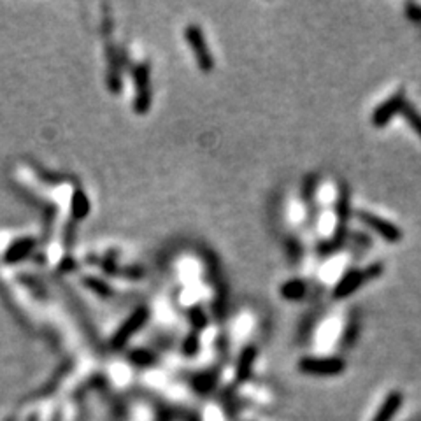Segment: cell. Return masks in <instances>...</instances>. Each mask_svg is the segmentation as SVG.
<instances>
[{
	"label": "cell",
	"mask_w": 421,
	"mask_h": 421,
	"mask_svg": "<svg viewBox=\"0 0 421 421\" xmlns=\"http://www.w3.org/2000/svg\"><path fill=\"white\" fill-rule=\"evenodd\" d=\"M382 266L381 263H374L371 267H365V269H351L344 274L339 279V283L334 288V296L336 299H347L349 295L356 292V290L362 288L367 281L374 279V277L381 276Z\"/></svg>",
	"instance_id": "obj_1"
},
{
	"label": "cell",
	"mask_w": 421,
	"mask_h": 421,
	"mask_svg": "<svg viewBox=\"0 0 421 421\" xmlns=\"http://www.w3.org/2000/svg\"><path fill=\"white\" fill-rule=\"evenodd\" d=\"M356 218H358L363 225L369 226L371 230H374L376 234L381 235L386 242L397 244V242L402 241V230L395 223L374 215L371 210H356Z\"/></svg>",
	"instance_id": "obj_2"
},
{
	"label": "cell",
	"mask_w": 421,
	"mask_h": 421,
	"mask_svg": "<svg viewBox=\"0 0 421 421\" xmlns=\"http://www.w3.org/2000/svg\"><path fill=\"white\" fill-rule=\"evenodd\" d=\"M344 362L341 358H304L299 363V369L312 376H337L344 371Z\"/></svg>",
	"instance_id": "obj_3"
},
{
	"label": "cell",
	"mask_w": 421,
	"mask_h": 421,
	"mask_svg": "<svg viewBox=\"0 0 421 421\" xmlns=\"http://www.w3.org/2000/svg\"><path fill=\"white\" fill-rule=\"evenodd\" d=\"M404 102H406V97L402 94H397L388 98V100L382 102V104H379L374 109V114H372V123H374L378 129H382L385 125H388L391 118L400 114Z\"/></svg>",
	"instance_id": "obj_4"
},
{
	"label": "cell",
	"mask_w": 421,
	"mask_h": 421,
	"mask_svg": "<svg viewBox=\"0 0 421 421\" xmlns=\"http://www.w3.org/2000/svg\"><path fill=\"white\" fill-rule=\"evenodd\" d=\"M188 41H190L191 47L195 51L197 58H199L200 67H202L206 72H209V69H213V58L209 56V51H207L206 43H204V37L200 34L199 27H190L186 32Z\"/></svg>",
	"instance_id": "obj_5"
},
{
	"label": "cell",
	"mask_w": 421,
	"mask_h": 421,
	"mask_svg": "<svg viewBox=\"0 0 421 421\" xmlns=\"http://www.w3.org/2000/svg\"><path fill=\"white\" fill-rule=\"evenodd\" d=\"M146 316H148L146 309H140V311L133 312V314L130 316V320L127 321V323L116 332V337L113 339V346L114 347L123 346V344H125L127 341L130 339V336H132L133 332L139 330V328L142 327V323H144V320H146Z\"/></svg>",
	"instance_id": "obj_6"
},
{
	"label": "cell",
	"mask_w": 421,
	"mask_h": 421,
	"mask_svg": "<svg viewBox=\"0 0 421 421\" xmlns=\"http://www.w3.org/2000/svg\"><path fill=\"white\" fill-rule=\"evenodd\" d=\"M402 406V395L398 391H391L388 397L385 398V402L381 404L379 411L376 413L374 420L372 421H391L395 414L398 413Z\"/></svg>",
	"instance_id": "obj_7"
},
{
	"label": "cell",
	"mask_w": 421,
	"mask_h": 421,
	"mask_svg": "<svg viewBox=\"0 0 421 421\" xmlns=\"http://www.w3.org/2000/svg\"><path fill=\"white\" fill-rule=\"evenodd\" d=\"M148 70H146V67H140L139 70H137V90H139V94H137V109L139 111H144L146 107H148Z\"/></svg>",
	"instance_id": "obj_8"
},
{
	"label": "cell",
	"mask_w": 421,
	"mask_h": 421,
	"mask_svg": "<svg viewBox=\"0 0 421 421\" xmlns=\"http://www.w3.org/2000/svg\"><path fill=\"white\" fill-rule=\"evenodd\" d=\"M400 116H404V120L409 123L411 129L414 130V132L418 133V136L421 137V113L414 107L411 102H404V105H402L400 109Z\"/></svg>",
	"instance_id": "obj_9"
},
{
	"label": "cell",
	"mask_w": 421,
	"mask_h": 421,
	"mask_svg": "<svg viewBox=\"0 0 421 421\" xmlns=\"http://www.w3.org/2000/svg\"><path fill=\"white\" fill-rule=\"evenodd\" d=\"M255 356H257V351H255V347H248V349L242 353L241 360H239V371H237V376L241 381H244V379L250 376L251 365H253V362H255Z\"/></svg>",
	"instance_id": "obj_10"
},
{
	"label": "cell",
	"mask_w": 421,
	"mask_h": 421,
	"mask_svg": "<svg viewBox=\"0 0 421 421\" xmlns=\"http://www.w3.org/2000/svg\"><path fill=\"white\" fill-rule=\"evenodd\" d=\"M283 293L288 299H301L305 293V285L302 281H290V283L283 286Z\"/></svg>",
	"instance_id": "obj_11"
},
{
	"label": "cell",
	"mask_w": 421,
	"mask_h": 421,
	"mask_svg": "<svg viewBox=\"0 0 421 421\" xmlns=\"http://www.w3.org/2000/svg\"><path fill=\"white\" fill-rule=\"evenodd\" d=\"M30 248H32V242H28V241L16 242V244L12 246L11 250H9L8 258H9V260H18V258L23 257V255L27 253V251H30Z\"/></svg>",
	"instance_id": "obj_12"
},
{
	"label": "cell",
	"mask_w": 421,
	"mask_h": 421,
	"mask_svg": "<svg viewBox=\"0 0 421 421\" xmlns=\"http://www.w3.org/2000/svg\"><path fill=\"white\" fill-rule=\"evenodd\" d=\"M406 12H407V16H409L411 20H416V21L421 20V6L409 4L406 8Z\"/></svg>",
	"instance_id": "obj_13"
},
{
	"label": "cell",
	"mask_w": 421,
	"mask_h": 421,
	"mask_svg": "<svg viewBox=\"0 0 421 421\" xmlns=\"http://www.w3.org/2000/svg\"><path fill=\"white\" fill-rule=\"evenodd\" d=\"M6 421H14V420H12V418H9V420H6Z\"/></svg>",
	"instance_id": "obj_14"
}]
</instances>
